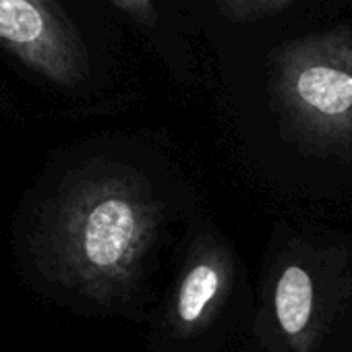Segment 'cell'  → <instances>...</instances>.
<instances>
[{
  "instance_id": "obj_1",
  "label": "cell",
  "mask_w": 352,
  "mask_h": 352,
  "mask_svg": "<svg viewBox=\"0 0 352 352\" xmlns=\"http://www.w3.org/2000/svg\"><path fill=\"white\" fill-rule=\"evenodd\" d=\"M160 224V201L141 174L96 168L54 195L42 218L40 253L65 286L112 302L135 288Z\"/></svg>"
},
{
  "instance_id": "obj_2",
  "label": "cell",
  "mask_w": 352,
  "mask_h": 352,
  "mask_svg": "<svg viewBox=\"0 0 352 352\" xmlns=\"http://www.w3.org/2000/svg\"><path fill=\"white\" fill-rule=\"evenodd\" d=\"M251 325L255 352H352V247L288 241Z\"/></svg>"
},
{
  "instance_id": "obj_3",
  "label": "cell",
  "mask_w": 352,
  "mask_h": 352,
  "mask_svg": "<svg viewBox=\"0 0 352 352\" xmlns=\"http://www.w3.org/2000/svg\"><path fill=\"white\" fill-rule=\"evenodd\" d=\"M274 94L305 133L352 139V34L333 30L282 46L274 56Z\"/></svg>"
},
{
  "instance_id": "obj_4",
  "label": "cell",
  "mask_w": 352,
  "mask_h": 352,
  "mask_svg": "<svg viewBox=\"0 0 352 352\" xmlns=\"http://www.w3.org/2000/svg\"><path fill=\"white\" fill-rule=\"evenodd\" d=\"M0 46L60 87H77L89 73L87 48L56 0H0Z\"/></svg>"
},
{
  "instance_id": "obj_5",
  "label": "cell",
  "mask_w": 352,
  "mask_h": 352,
  "mask_svg": "<svg viewBox=\"0 0 352 352\" xmlns=\"http://www.w3.org/2000/svg\"><path fill=\"white\" fill-rule=\"evenodd\" d=\"M239 265L232 251L204 236L195 243L176 282L170 317L181 336H199L220 323L236 298Z\"/></svg>"
},
{
  "instance_id": "obj_6",
  "label": "cell",
  "mask_w": 352,
  "mask_h": 352,
  "mask_svg": "<svg viewBox=\"0 0 352 352\" xmlns=\"http://www.w3.org/2000/svg\"><path fill=\"white\" fill-rule=\"evenodd\" d=\"M292 0H216L220 13L236 23L257 21L288 7Z\"/></svg>"
},
{
  "instance_id": "obj_7",
  "label": "cell",
  "mask_w": 352,
  "mask_h": 352,
  "mask_svg": "<svg viewBox=\"0 0 352 352\" xmlns=\"http://www.w3.org/2000/svg\"><path fill=\"white\" fill-rule=\"evenodd\" d=\"M110 3L141 25L151 28L157 21V11H155L153 0H110Z\"/></svg>"
}]
</instances>
